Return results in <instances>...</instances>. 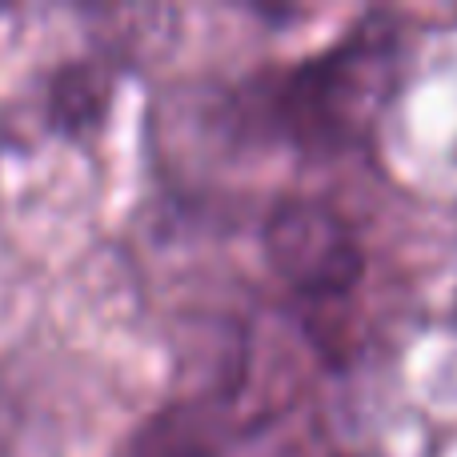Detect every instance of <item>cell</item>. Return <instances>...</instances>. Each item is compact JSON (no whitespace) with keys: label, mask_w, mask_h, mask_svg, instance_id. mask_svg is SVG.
<instances>
[{"label":"cell","mask_w":457,"mask_h":457,"mask_svg":"<svg viewBox=\"0 0 457 457\" xmlns=\"http://www.w3.org/2000/svg\"><path fill=\"white\" fill-rule=\"evenodd\" d=\"M265 257L297 297L329 305L361 285L365 245L353 225L317 197H281L265 217Z\"/></svg>","instance_id":"cell-2"},{"label":"cell","mask_w":457,"mask_h":457,"mask_svg":"<svg viewBox=\"0 0 457 457\" xmlns=\"http://www.w3.org/2000/svg\"><path fill=\"white\" fill-rule=\"evenodd\" d=\"M405 64V29L378 8L353 21L329 48L293 69L257 80L245 112L269 137L305 153H341L365 145L397 93Z\"/></svg>","instance_id":"cell-1"}]
</instances>
